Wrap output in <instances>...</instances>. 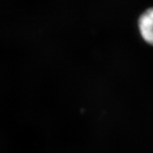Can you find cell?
<instances>
[{
	"label": "cell",
	"mask_w": 153,
	"mask_h": 153,
	"mask_svg": "<svg viewBox=\"0 0 153 153\" xmlns=\"http://www.w3.org/2000/svg\"><path fill=\"white\" fill-rule=\"evenodd\" d=\"M138 29L141 38L153 45V7L146 10L138 19Z\"/></svg>",
	"instance_id": "6da1fadb"
}]
</instances>
